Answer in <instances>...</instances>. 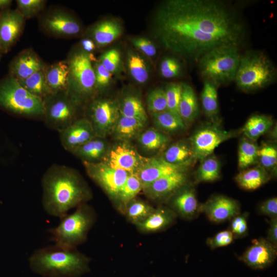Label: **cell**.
<instances>
[{
  "mask_svg": "<svg viewBox=\"0 0 277 277\" xmlns=\"http://www.w3.org/2000/svg\"><path fill=\"white\" fill-rule=\"evenodd\" d=\"M163 43L172 51L199 61L217 47H240L245 30L234 11L224 2L185 0L168 2L159 17Z\"/></svg>",
  "mask_w": 277,
  "mask_h": 277,
  "instance_id": "cell-1",
  "label": "cell"
},
{
  "mask_svg": "<svg viewBox=\"0 0 277 277\" xmlns=\"http://www.w3.org/2000/svg\"><path fill=\"white\" fill-rule=\"evenodd\" d=\"M41 183L44 210L60 219L92 197L90 187L80 173L65 165L54 164L49 167Z\"/></svg>",
  "mask_w": 277,
  "mask_h": 277,
  "instance_id": "cell-2",
  "label": "cell"
},
{
  "mask_svg": "<svg viewBox=\"0 0 277 277\" xmlns=\"http://www.w3.org/2000/svg\"><path fill=\"white\" fill-rule=\"evenodd\" d=\"M31 270L47 277H79L89 270V259L57 244L36 250L29 259Z\"/></svg>",
  "mask_w": 277,
  "mask_h": 277,
  "instance_id": "cell-3",
  "label": "cell"
},
{
  "mask_svg": "<svg viewBox=\"0 0 277 277\" xmlns=\"http://www.w3.org/2000/svg\"><path fill=\"white\" fill-rule=\"evenodd\" d=\"M241 57L238 47L215 48L198 61L200 72L206 81L216 86L230 82L235 79Z\"/></svg>",
  "mask_w": 277,
  "mask_h": 277,
  "instance_id": "cell-4",
  "label": "cell"
},
{
  "mask_svg": "<svg viewBox=\"0 0 277 277\" xmlns=\"http://www.w3.org/2000/svg\"><path fill=\"white\" fill-rule=\"evenodd\" d=\"M94 218L92 208L85 203L82 204L73 213L61 218L57 226L49 229L51 240L55 244L75 248L86 240Z\"/></svg>",
  "mask_w": 277,
  "mask_h": 277,
  "instance_id": "cell-5",
  "label": "cell"
},
{
  "mask_svg": "<svg viewBox=\"0 0 277 277\" xmlns=\"http://www.w3.org/2000/svg\"><path fill=\"white\" fill-rule=\"evenodd\" d=\"M0 106L13 113L29 117L44 116V100L26 89L14 77L0 84Z\"/></svg>",
  "mask_w": 277,
  "mask_h": 277,
  "instance_id": "cell-6",
  "label": "cell"
},
{
  "mask_svg": "<svg viewBox=\"0 0 277 277\" xmlns=\"http://www.w3.org/2000/svg\"><path fill=\"white\" fill-rule=\"evenodd\" d=\"M274 77V67L266 56L250 53L241 57L234 80L240 89L248 91L264 88Z\"/></svg>",
  "mask_w": 277,
  "mask_h": 277,
  "instance_id": "cell-7",
  "label": "cell"
},
{
  "mask_svg": "<svg viewBox=\"0 0 277 277\" xmlns=\"http://www.w3.org/2000/svg\"><path fill=\"white\" fill-rule=\"evenodd\" d=\"M235 134L234 132L222 129L215 122L198 128L189 141L195 160L202 161L212 155L221 144L235 136Z\"/></svg>",
  "mask_w": 277,
  "mask_h": 277,
  "instance_id": "cell-8",
  "label": "cell"
},
{
  "mask_svg": "<svg viewBox=\"0 0 277 277\" xmlns=\"http://www.w3.org/2000/svg\"><path fill=\"white\" fill-rule=\"evenodd\" d=\"M72 79V99L78 100L92 93L95 87V73L90 58L86 53L74 55L69 64Z\"/></svg>",
  "mask_w": 277,
  "mask_h": 277,
  "instance_id": "cell-9",
  "label": "cell"
},
{
  "mask_svg": "<svg viewBox=\"0 0 277 277\" xmlns=\"http://www.w3.org/2000/svg\"><path fill=\"white\" fill-rule=\"evenodd\" d=\"M83 163L88 175L114 202L119 191L131 173L113 168L102 162Z\"/></svg>",
  "mask_w": 277,
  "mask_h": 277,
  "instance_id": "cell-10",
  "label": "cell"
},
{
  "mask_svg": "<svg viewBox=\"0 0 277 277\" xmlns=\"http://www.w3.org/2000/svg\"><path fill=\"white\" fill-rule=\"evenodd\" d=\"M67 96L55 97L54 93L44 98L43 117L46 126L58 132L69 126L75 119V108Z\"/></svg>",
  "mask_w": 277,
  "mask_h": 277,
  "instance_id": "cell-11",
  "label": "cell"
},
{
  "mask_svg": "<svg viewBox=\"0 0 277 277\" xmlns=\"http://www.w3.org/2000/svg\"><path fill=\"white\" fill-rule=\"evenodd\" d=\"M120 116L119 105L108 99L95 101L90 107L89 117L96 136L106 138L112 134Z\"/></svg>",
  "mask_w": 277,
  "mask_h": 277,
  "instance_id": "cell-12",
  "label": "cell"
},
{
  "mask_svg": "<svg viewBox=\"0 0 277 277\" xmlns=\"http://www.w3.org/2000/svg\"><path fill=\"white\" fill-rule=\"evenodd\" d=\"M144 159L129 142L118 141L109 147L101 162L113 168L135 173Z\"/></svg>",
  "mask_w": 277,
  "mask_h": 277,
  "instance_id": "cell-13",
  "label": "cell"
},
{
  "mask_svg": "<svg viewBox=\"0 0 277 277\" xmlns=\"http://www.w3.org/2000/svg\"><path fill=\"white\" fill-rule=\"evenodd\" d=\"M277 247L266 239H253L240 257L241 261L254 269H263L271 265L277 255Z\"/></svg>",
  "mask_w": 277,
  "mask_h": 277,
  "instance_id": "cell-14",
  "label": "cell"
},
{
  "mask_svg": "<svg viewBox=\"0 0 277 277\" xmlns=\"http://www.w3.org/2000/svg\"><path fill=\"white\" fill-rule=\"evenodd\" d=\"M201 213L215 223L231 220L240 213V206L236 200L228 196L217 195L211 197L201 205Z\"/></svg>",
  "mask_w": 277,
  "mask_h": 277,
  "instance_id": "cell-15",
  "label": "cell"
},
{
  "mask_svg": "<svg viewBox=\"0 0 277 277\" xmlns=\"http://www.w3.org/2000/svg\"><path fill=\"white\" fill-rule=\"evenodd\" d=\"M58 132L62 145L70 152L96 137L92 126L86 117L77 119Z\"/></svg>",
  "mask_w": 277,
  "mask_h": 277,
  "instance_id": "cell-16",
  "label": "cell"
},
{
  "mask_svg": "<svg viewBox=\"0 0 277 277\" xmlns=\"http://www.w3.org/2000/svg\"><path fill=\"white\" fill-rule=\"evenodd\" d=\"M186 171H179L163 176L146 186L142 190L149 199L161 200L170 197L177 190L187 183Z\"/></svg>",
  "mask_w": 277,
  "mask_h": 277,
  "instance_id": "cell-17",
  "label": "cell"
},
{
  "mask_svg": "<svg viewBox=\"0 0 277 277\" xmlns=\"http://www.w3.org/2000/svg\"><path fill=\"white\" fill-rule=\"evenodd\" d=\"M169 200L170 209L183 219L191 220L201 213V205L195 190L187 183L177 190Z\"/></svg>",
  "mask_w": 277,
  "mask_h": 277,
  "instance_id": "cell-18",
  "label": "cell"
},
{
  "mask_svg": "<svg viewBox=\"0 0 277 277\" xmlns=\"http://www.w3.org/2000/svg\"><path fill=\"white\" fill-rule=\"evenodd\" d=\"M186 169L185 167L169 164L161 157H145L135 174L144 187L163 176Z\"/></svg>",
  "mask_w": 277,
  "mask_h": 277,
  "instance_id": "cell-19",
  "label": "cell"
},
{
  "mask_svg": "<svg viewBox=\"0 0 277 277\" xmlns=\"http://www.w3.org/2000/svg\"><path fill=\"white\" fill-rule=\"evenodd\" d=\"M24 22L23 15L17 11L7 12L0 17L1 48L6 51L19 34Z\"/></svg>",
  "mask_w": 277,
  "mask_h": 277,
  "instance_id": "cell-20",
  "label": "cell"
},
{
  "mask_svg": "<svg viewBox=\"0 0 277 277\" xmlns=\"http://www.w3.org/2000/svg\"><path fill=\"white\" fill-rule=\"evenodd\" d=\"M176 217V214L170 208L160 207L155 208L145 220L135 226L143 233L159 232L171 226Z\"/></svg>",
  "mask_w": 277,
  "mask_h": 277,
  "instance_id": "cell-21",
  "label": "cell"
},
{
  "mask_svg": "<svg viewBox=\"0 0 277 277\" xmlns=\"http://www.w3.org/2000/svg\"><path fill=\"white\" fill-rule=\"evenodd\" d=\"M109 147L105 138L96 136L71 153L83 162L94 163L102 161Z\"/></svg>",
  "mask_w": 277,
  "mask_h": 277,
  "instance_id": "cell-22",
  "label": "cell"
},
{
  "mask_svg": "<svg viewBox=\"0 0 277 277\" xmlns=\"http://www.w3.org/2000/svg\"><path fill=\"white\" fill-rule=\"evenodd\" d=\"M161 157L169 164L185 168L195 160L190 142L185 141H179L169 146Z\"/></svg>",
  "mask_w": 277,
  "mask_h": 277,
  "instance_id": "cell-23",
  "label": "cell"
},
{
  "mask_svg": "<svg viewBox=\"0 0 277 277\" xmlns=\"http://www.w3.org/2000/svg\"><path fill=\"white\" fill-rule=\"evenodd\" d=\"M146 124L140 120L120 114L112 135L118 141L129 142L138 136L145 130Z\"/></svg>",
  "mask_w": 277,
  "mask_h": 277,
  "instance_id": "cell-24",
  "label": "cell"
},
{
  "mask_svg": "<svg viewBox=\"0 0 277 277\" xmlns=\"http://www.w3.org/2000/svg\"><path fill=\"white\" fill-rule=\"evenodd\" d=\"M199 112V104L192 87L186 83H182V92L179 105L178 113L187 125L192 123Z\"/></svg>",
  "mask_w": 277,
  "mask_h": 277,
  "instance_id": "cell-25",
  "label": "cell"
},
{
  "mask_svg": "<svg viewBox=\"0 0 277 277\" xmlns=\"http://www.w3.org/2000/svg\"><path fill=\"white\" fill-rule=\"evenodd\" d=\"M137 138L141 149L151 153L164 150L170 142V138L167 134L155 128L144 130Z\"/></svg>",
  "mask_w": 277,
  "mask_h": 277,
  "instance_id": "cell-26",
  "label": "cell"
},
{
  "mask_svg": "<svg viewBox=\"0 0 277 277\" xmlns=\"http://www.w3.org/2000/svg\"><path fill=\"white\" fill-rule=\"evenodd\" d=\"M270 179L267 170L260 166L243 170L236 175L235 180L241 188L254 190L264 185Z\"/></svg>",
  "mask_w": 277,
  "mask_h": 277,
  "instance_id": "cell-27",
  "label": "cell"
},
{
  "mask_svg": "<svg viewBox=\"0 0 277 277\" xmlns=\"http://www.w3.org/2000/svg\"><path fill=\"white\" fill-rule=\"evenodd\" d=\"M151 116L155 128L165 134L177 133L186 129L187 125L179 114L168 110Z\"/></svg>",
  "mask_w": 277,
  "mask_h": 277,
  "instance_id": "cell-28",
  "label": "cell"
},
{
  "mask_svg": "<svg viewBox=\"0 0 277 277\" xmlns=\"http://www.w3.org/2000/svg\"><path fill=\"white\" fill-rule=\"evenodd\" d=\"M142 184L135 173H131L119 191L114 202L117 209L123 214L128 204L142 190Z\"/></svg>",
  "mask_w": 277,
  "mask_h": 277,
  "instance_id": "cell-29",
  "label": "cell"
},
{
  "mask_svg": "<svg viewBox=\"0 0 277 277\" xmlns=\"http://www.w3.org/2000/svg\"><path fill=\"white\" fill-rule=\"evenodd\" d=\"M273 123L271 117L255 114L247 121L242 131L245 137L254 142L267 132L272 127Z\"/></svg>",
  "mask_w": 277,
  "mask_h": 277,
  "instance_id": "cell-30",
  "label": "cell"
},
{
  "mask_svg": "<svg viewBox=\"0 0 277 277\" xmlns=\"http://www.w3.org/2000/svg\"><path fill=\"white\" fill-rule=\"evenodd\" d=\"M42 69L38 58L31 53L20 55L14 62L12 70L18 81H23L36 71Z\"/></svg>",
  "mask_w": 277,
  "mask_h": 277,
  "instance_id": "cell-31",
  "label": "cell"
},
{
  "mask_svg": "<svg viewBox=\"0 0 277 277\" xmlns=\"http://www.w3.org/2000/svg\"><path fill=\"white\" fill-rule=\"evenodd\" d=\"M203 110L206 115L215 122L219 113L217 86L205 81L201 95Z\"/></svg>",
  "mask_w": 277,
  "mask_h": 277,
  "instance_id": "cell-32",
  "label": "cell"
},
{
  "mask_svg": "<svg viewBox=\"0 0 277 277\" xmlns=\"http://www.w3.org/2000/svg\"><path fill=\"white\" fill-rule=\"evenodd\" d=\"M69 76V65L60 62L48 71L46 75L47 85L53 93L63 91L67 88Z\"/></svg>",
  "mask_w": 277,
  "mask_h": 277,
  "instance_id": "cell-33",
  "label": "cell"
},
{
  "mask_svg": "<svg viewBox=\"0 0 277 277\" xmlns=\"http://www.w3.org/2000/svg\"><path fill=\"white\" fill-rule=\"evenodd\" d=\"M220 177L221 163L213 155L203 159L195 173L197 182H213Z\"/></svg>",
  "mask_w": 277,
  "mask_h": 277,
  "instance_id": "cell-34",
  "label": "cell"
},
{
  "mask_svg": "<svg viewBox=\"0 0 277 277\" xmlns=\"http://www.w3.org/2000/svg\"><path fill=\"white\" fill-rule=\"evenodd\" d=\"M46 24L49 29L57 34L71 35L80 31L79 25L64 14H56L48 17Z\"/></svg>",
  "mask_w": 277,
  "mask_h": 277,
  "instance_id": "cell-35",
  "label": "cell"
},
{
  "mask_svg": "<svg viewBox=\"0 0 277 277\" xmlns=\"http://www.w3.org/2000/svg\"><path fill=\"white\" fill-rule=\"evenodd\" d=\"M121 33V27L118 24L112 21H105L94 28L93 37L98 45L105 46L115 41Z\"/></svg>",
  "mask_w": 277,
  "mask_h": 277,
  "instance_id": "cell-36",
  "label": "cell"
},
{
  "mask_svg": "<svg viewBox=\"0 0 277 277\" xmlns=\"http://www.w3.org/2000/svg\"><path fill=\"white\" fill-rule=\"evenodd\" d=\"M18 82L29 92L43 100L53 93L47 85L46 76L42 69L36 71L24 81Z\"/></svg>",
  "mask_w": 277,
  "mask_h": 277,
  "instance_id": "cell-37",
  "label": "cell"
},
{
  "mask_svg": "<svg viewBox=\"0 0 277 277\" xmlns=\"http://www.w3.org/2000/svg\"><path fill=\"white\" fill-rule=\"evenodd\" d=\"M154 209L147 202L135 198L128 204L123 214L135 225L145 220Z\"/></svg>",
  "mask_w": 277,
  "mask_h": 277,
  "instance_id": "cell-38",
  "label": "cell"
},
{
  "mask_svg": "<svg viewBox=\"0 0 277 277\" xmlns=\"http://www.w3.org/2000/svg\"><path fill=\"white\" fill-rule=\"evenodd\" d=\"M120 114L135 118L147 123L148 116L141 100L137 96L125 97L119 105Z\"/></svg>",
  "mask_w": 277,
  "mask_h": 277,
  "instance_id": "cell-39",
  "label": "cell"
},
{
  "mask_svg": "<svg viewBox=\"0 0 277 277\" xmlns=\"http://www.w3.org/2000/svg\"><path fill=\"white\" fill-rule=\"evenodd\" d=\"M259 147L254 142L246 137L242 138L238 149V166L242 170L246 169L258 162Z\"/></svg>",
  "mask_w": 277,
  "mask_h": 277,
  "instance_id": "cell-40",
  "label": "cell"
},
{
  "mask_svg": "<svg viewBox=\"0 0 277 277\" xmlns=\"http://www.w3.org/2000/svg\"><path fill=\"white\" fill-rule=\"evenodd\" d=\"M128 66L133 78L140 84L145 83L149 77L144 60L137 54L131 53L128 57Z\"/></svg>",
  "mask_w": 277,
  "mask_h": 277,
  "instance_id": "cell-41",
  "label": "cell"
},
{
  "mask_svg": "<svg viewBox=\"0 0 277 277\" xmlns=\"http://www.w3.org/2000/svg\"><path fill=\"white\" fill-rule=\"evenodd\" d=\"M147 109L152 115L167 110L165 90L156 88L151 91L147 98Z\"/></svg>",
  "mask_w": 277,
  "mask_h": 277,
  "instance_id": "cell-42",
  "label": "cell"
},
{
  "mask_svg": "<svg viewBox=\"0 0 277 277\" xmlns=\"http://www.w3.org/2000/svg\"><path fill=\"white\" fill-rule=\"evenodd\" d=\"M258 161H259L260 166L266 170L274 168L277 163V150L275 147L266 145L259 148Z\"/></svg>",
  "mask_w": 277,
  "mask_h": 277,
  "instance_id": "cell-43",
  "label": "cell"
},
{
  "mask_svg": "<svg viewBox=\"0 0 277 277\" xmlns=\"http://www.w3.org/2000/svg\"><path fill=\"white\" fill-rule=\"evenodd\" d=\"M165 90L167 101V110L179 114L178 108L181 96L182 83H170Z\"/></svg>",
  "mask_w": 277,
  "mask_h": 277,
  "instance_id": "cell-44",
  "label": "cell"
},
{
  "mask_svg": "<svg viewBox=\"0 0 277 277\" xmlns=\"http://www.w3.org/2000/svg\"><path fill=\"white\" fill-rule=\"evenodd\" d=\"M234 239V236L230 230H224L217 232L212 237L208 238L206 240V244L211 249H215L231 244Z\"/></svg>",
  "mask_w": 277,
  "mask_h": 277,
  "instance_id": "cell-45",
  "label": "cell"
},
{
  "mask_svg": "<svg viewBox=\"0 0 277 277\" xmlns=\"http://www.w3.org/2000/svg\"><path fill=\"white\" fill-rule=\"evenodd\" d=\"M246 213L239 214L230 221V230L234 238H243L248 233V224Z\"/></svg>",
  "mask_w": 277,
  "mask_h": 277,
  "instance_id": "cell-46",
  "label": "cell"
},
{
  "mask_svg": "<svg viewBox=\"0 0 277 277\" xmlns=\"http://www.w3.org/2000/svg\"><path fill=\"white\" fill-rule=\"evenodd\" d=\"M180 64L175 58L167 57L164 59L161 64L160 72L164 78L175 77L180 74Z\"/></svg>",
  "mask_w": 277,
  "mask_h": 277,
  "instance_id": "cell-47",
  "label": "cell"
},
{
  "mask_svg": "<svg viewBox=\"0 0 277 277\" xmlns=\"http://www.w3.org/2000/svg\"><path fill=\"white\" fill-rule=\"evenodd\" d=\"M120 60L119 51L115 49H112L101 56L100 63L109 72L112 73L117 69Z\"/></svg>",
  "mask_w": 277,
  "mask_h": 277,
  "instance_id": "cell-48",
  "label": "cell"
},
{
  "mask_svg": "<svg viewBox=\"0 0 277 277\" xmlns=\"http://www.w3.org/2000/svg\"><path fill=\"white\" fill-rule=\"evenodd\" d=\"M94 70L95 87L102 88L107 86L110 82L112 73L109 72L100 63H97Z\"/></svg>",
  "mask_w": 277,
  "mask_h": 277,
  "instance_id": "cell-49",
  "label": "cell"
},
{
  "mask_svg": "<svg viewBox=\"0 0 277 277\" xmlns=\"http://www.w3.org/2000/svg\"><path fill=\"white\" fill-rule=\"evenodd\" d=\"M133 45L148 57H152L156 54V49L154 45L149 39L138 37L132 40Z\"/></svg>",
  "mask_w": 277,
  "mask_h": 277,
  "instance_id": "cell-50",
  "label": "cell"
},
{
  "mask_svg": "<svg viewBox=\"0 0 277 277\" xmlns=\"http://www.w3.org/2000/svg\"><path fill=\"white\" fill-rule=\"evenodd\" d=\"M259 212L271 219L277 218V198L273 197L262 202L259 207Z\"/></svg>",
  "mask_w": 277,
  "mask_h": 277,
  "instance_id": "cell-51",
  "label": "cell"
},
{
  "mask_svg": "<svg viewBox=\"0 0 277 277\" xmlns=\"http://www.w3.org/2000/svg\"><path fill=\"white\" fill-rule=\"evenodd\" d=\"M16 2L23 14L26 16L35 13L43 3V1L41 0H18Z\"/></svg>",
  "mask_w": 277,
  "mask_h": 277,
  "instance_id": "cell-52",
  "label": "cell"
},
{
  "mask_svg": "<svg viewBox=\"0 0 277 277\" xmlns=\"http://www.w3.org/2000/svg\"><path fill=\"white\" fill-rule=\"evenodd\" d=\"M266 239L277 247V218L271 219Z\"/></svg>",
  "mask_w": 277,
  "mask_h": 277,
  "instance_id": "cell-53",
  "label": "cell"
},
{
  "mask_svg": "<svg viewBox=\"0 0 277 277\" xmlns=\"http://www.w3.org/2000/svg\"><path fill=\"white\" fill-rule=\"evenodd\" d=\"M82 45L85 51H91L95 48L93 42L89 39H84L82 41Z\"/></svg>",
  "mask_w": 277,
  "mask_h": 277,
  "instance_id": "cell-54",
  "label": "cell"
},
{
  "mask_svg": "<svg viewBox=\"0 0 277 277\" xmlns=\"http://www.w3.org/2000/svg\"><path fill=\"white\" fill-rule=\"evenodd\" d=\"M11 3L9 0H0V8L7 7Z\"/></svg>",
  "mask_w": 277,
  "mask_h": 277,
  "instance_id": "cell-55",
  "label": "cell"
},
{
  "mask_svg": "<svg viewBox=\"0 0 277 277\" xmlns=\"http://www.w3.org/2000/svg\"><path fill=\"white\" fill-rule=\"evenodd\" d=\"M0 48H1V45H0Z\"/></svg>",
  "mask_w": 277,
  "mask_h": 277,
  "instance_id": "cell-56",
  "label": "cell"
}]
</instances>
